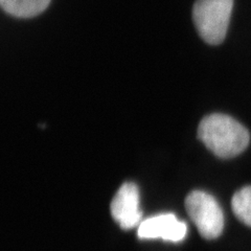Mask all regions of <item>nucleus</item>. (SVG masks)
Returning <instances> with one entry per match:
<instances>
[{"label":"nucleus","instance_id":"1","mask_svg":"<svg viewBox=\"0 0 251 251\" xmlns=\"http://www.w3.org/2000/svg\"><path fill=\"white\" fill-rule=\"evenodd\" d=\"M198 137L208 150L220 158H232L246 150L248 130L232 117L215 113L204 117L198 127Z\"/></svg>","mask_w":251,"mask_h":251},{"label":"nucleus","instance_id":"2","mask_svg":"<svg viewBox=\"0 0 251 251\" xmlns=\"http://www.w3.org/2000/svg\"><path fill=\"white\" fill-rule=\"evenodd\" d=\"M233 0H197L193 20L199 36L210 45L224 41L228 29Z\"/></svg>","mask_w":251,"mask_h":251},{"label":"nucleus","instance_id":"3","mask_svg":"<svg viewBox=\"0 0 251 251\" xmlns=\"http://www.w3.org/2000/svg\"><path fill=\"white\" fill-rule=\"evenodd\" d=\"M185 207L204 239L214 240L221 235L224 228V215L213 196L202 191H194L186 197Z\"/></svg>","mask_w":251,"mask_h":251},{"label":"nucleus","instance_id":"4","mask_svg":"<svg viewBox=\"0 0 251 251\" xmlns=\"http://www.w3.org/2000/svg\"><path fill=\"white\" fill-rule=\"evenodd\" d=\"M111 215L123 229H131L140 224L139 190L134 183H124L111 202Z\"/></svg>","mask_w":251,"mask_h":251},{"label":"nucleus","instance_id":"5","mask_svg":"<svg viewBox=\"0 0 251 251\" xmlns=\"http://www.w3.org/2000/svg\"><path fill=\"white\" fill-rule=\"evenodd\" d=\"M187 232V226L179 221L174 214H160L144 220L138 226V238L144 240L162 239L163 241L180 242Z\"/></svg>","mask_w":251,"mask_h":251},{"label":"nucleus","instance_id":"6","mask_svg":"<svg viewBox=\"0 0 251 251\" xmlns=\"http://www.w3.org/2000/svg\"><path fill=\"white\" fill-rule=\"evenodd\" d=\"M51 0H0V7L14 17L31 18L44 12Z\"/></svg>","mask_w":251,"mask_h":251},{"label":"nucleus","instance_id":"7","mask_svg":"<svg viewBox=\"0 0 251 251\" xmlns=\"http://www.w3.org/2000/svg\"><path fill=\"white\" fill-rule=\"evenodd\" d=\"M231 208L241 222L251 227V185L241 188L233 195Z\"/></svg>","mask_w":251,"mask_h":251}]
</instances>
